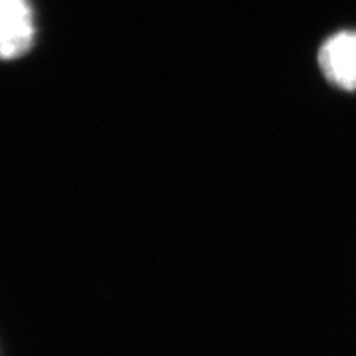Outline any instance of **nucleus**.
I'll use <instances>...</instances> for the list:
<instances>
[{"instance_id": "1", "label": "nucleus", "mask_w": 356, "mask_h": 356, "mask_svg": "<svg viewBox=\"0 0 356 356\" xmlns=\"http://www.w3.org/2000/svg\"><path fill=\"white\" fill-rule=\"evenodd\" d=\"M318 63L325 78L337 88L356 91V32L345 30L322 44Z\"/></svg>"}, {"instance_id": "2", "label": "nucleus", "mask_w": 356, "mask_h": 356, "mask_svg": "<svg viewBox=\"0 0 356 356\" xmlns=\"http://www.w3.org/2000/svg\"><path fill=\"white\" fill-rule=\"evenodd\" d=\"M0 53L3 60H13L30 50L35 25L29 0H0Z\"/></svg>"}]
</instances>
